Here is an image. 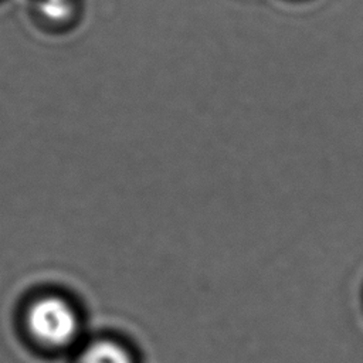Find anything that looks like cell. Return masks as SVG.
<instances>
[{"instance_id":"obj_1","label":"cell","mask_w":363,"mask_h":363,"mask_svg":"<svg viewBox=\"0 0 363 363\" xmlns=\"http://www.w3.org/2000/svg\"><path fill=\"white\" fill-rule=\"evenodd\" d=\"M27 326L40 343L50 347H62L75 339L78 316L65 299L47 296L30 306Z\"/></svg>"},{"instance_id":"obj_2","label":"cell","mask_w":363,"mask_h":363,"mask_svg":"<svg viewBox=\"0 0 363 363\" xmlns=\"http://www.w3.org/2000/svg\"><path fill=\"white\" fill-rule=\"evenodd\" d=\"M78 363H133L129 350L119 342L102 339L91 343Z\"/></svg>"},{"instance_id":"obj_3","label":"cell","mask_w":363,"mask_h":363,"mask_svg":"<svg viewBox=\"0 0 363 363\" xmlns=\"http://www.w3.org/2000/svg\"><path fill=\"white\" fill-rule=\"evenodd\" d=\"M37 7L43 17L51 21H64L71 17L74 1L72 0H38Z\"/></svg>"}]
</instances>
